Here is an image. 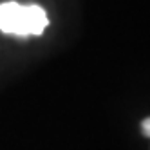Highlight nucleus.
<instances>
[{
    "label": "nucleus",
    "instance_id": "1",
    "mask_svg": "<svg viewBox=\"0 0 150 150\" xmlns=\"http://www.w3.org/2000/svg\"><path fill=\"white\" fill-rule=\"evenodd\" d=\"M49 24L47 13L40 6H20L16 2L0 4V31L18 36L42 35Z\"/></svg>",
    "mask_w": 150,
    "mask_h": 150
},
{
    "label": "nucleus",
    "instance_id": "2",
    "mask_svg": "<svg viewBox=\"0 0 150 150\" xmlns=\"http://www.w3.org/2000/svg\"><path fill=\"white\" fill-rule=\"evenodd\" d=\"M141 130H143V134H145L146 137H150V117H146V120L143 121V125H141Z\"/></svg>",
    "mask_w": 150,
    "mask_h": 150
}]
</instances>
